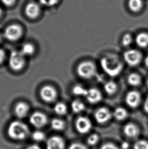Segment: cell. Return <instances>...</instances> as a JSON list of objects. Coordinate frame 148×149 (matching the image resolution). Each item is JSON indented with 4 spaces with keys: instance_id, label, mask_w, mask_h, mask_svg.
Masks as SVG:
<instances>
[{
    "instance_id": "f35d334b",
    "label": "cell",
    "mask_w": 148,
    "mask_h": 149,
    "mask_svg": "<svg viewBox=\"0 0 148 149\" xmlns=\"http://www.w3.org/2000/svg\"><path fill=\"white\" fill-rule=\"evenodd\" d=\"M145 64L148 68V56H147L146 58L145 59Z\"/></svg>"
},
{
    "instance_id": "83f0119b",
    "label": "cell",
    "mask_w": 148,
    "mask_h": 149,
    "mask_svg": "<svg viewBox=\"0 0 148 149\" xmlns=\"http://www.w3.org/2000/svg\"><path fill=\"white\" fill-rule=\"evenodd\" d=\"M133 149H148V141L145 140H140L135 143Z\"/></svg>"
},
{
    "instance_id": "8fae6325",
    "label": "cell",
    "mask_w": 148,
    "mask_h": 149,
    "mask_svg": "<svg viewBox=\"0 0 148 149\" xmlns=\"http://www.w3.org/2000/svg\"><path fill=\"white\" fill-rule=\"evenodd\" d=\"M66 143L62 137L53 135L47 139L46 149H65Z\"/></svg>"
},
{
    "instance_id": "7c38bea8",
    "label": "cell",
    "mask_w": 148,
    "mask_h": 149,
    "mask_svg": "<svg viewBox=\"0 0 148 149\" xmlns=\"http://www.w3.org/2000/svg\"><path fill=\"white\" fill-rule=\"evenodd\" d=\"M141 95L137 91H131L127 93L125 102L128 107L132 109H136L141 102Z\"/></svg>"
},
{
    "instance_id": "4316f807",
    "label": "cell",
    "mask_w": 148,
    "mask_h": 149,
    "mask_svg": "<svg viewBox=\"0 0 148 149\" xmlns=\"http://www.w3.org/2000/svg\"><path fill=\"white\" fill-rule=\"evenodd\" d=\"M88 89L84 88L80 85H76L73 89V93L74 95L80 96H86Z\"/></svg>"
},
{
    "instance_id": "5b68a950",
    "label": "cell",
    "mask_w": 148,
    "mask_h": 149,
    "mask_svg": "<svg viewBox=\"0 0 148 149\" xmlns=\"http://www.w3.org/2000/svg\"><path fill=\"white\" fill-rule=\"evenodd\" d=\"M142 55L138 50L132 49L127 50L124 54L125 62L130 66H138L142 60Z\"/></svg>"
},
{
    "instance_id": "e0dca14e",
    "label": "cell",
    "mask_w": 148,
    "mask_h": 149,
    "mask_svg": "<svg viewBox=\"0 0 148 149\" xmlns=\"http://www.w3.org/2000/svg\"><path fill=\"white\" fill-rule=\"evenodd\" d=\"M136 42L140 48H146L148 47V33L142 32L137 35L136 38Z\"/></svg>"
},
{
    "instance_id": "ba28073f",
    "label": "cell",
    "mask_w": 148,
    "mask_h": 149,
    "mask_svg": "<svg viewBox=\"0 0 148 149\" xmlns=\"http://www.w3.org/2000/svg\"><path fill=\"white\" fill-rule=\"evenodd\" d=\"M40 94L41 98L48 103H52L56 100L58 95L55 88L50 85H46L42 88Z\"/></svg>"
},
{
    "instance_id": "cb8c5ba5",
    "label": "cell",
    "mask_w": 148,
    "mask_h": 149,
    "mask_svg": "<svg viewBox=\"0 0 148 149\" xmlns=\"http://www.w3.org/2000/svg\"><path fill=\"white\" fill-rule=\"evenodd\" d=\"M71 107L74 113H79L85 110V105L82 101L77 99L73 101L71 104Z\"/></svg>"
},
{
    "instance_id": "60d3db41",
    "label": "cell",
    "mask_w": 148,
    "mask_h": 149,
    "mask_svg": "<svg viewBox=\"0 0 148 149\" xmlns=\"http://www.w3.org/2000/svg\"><path fill=\"white\" fill-rule=\"evenodd\" d=\"M2 39H3V37H2V35L0 34V43L1 42V41L2 40Z\"/></svg>"
},
{
    "instance_id": "4dcf8cb0",
    "label": "cell",
    "mask_w": 148,
    "mask_h": 149,
    "mask_svg": "<svg viewBox=\"0 0 148 149\" xmlns=\"http://www.w3.org/2000/svg\"><path fill=\"white\" fill-rule=\"evenodd\" d=\"M41 4L47 7H52L58 3L59 0H39Z\"/></svg>"
},
{
    "instance_id": "6da1fadb",
    "label": "cell",
    "mask_w": 148,
    "mask_h": 149,
    "mask_svg": "<svg viewBox=\"0 0 148 149\" xmlns=\"http://www.w3.org/2000/svg\"><path fill=\"white\" fill-rule=\"evenodd\" d=\"M7 134L9 139L16 141H25L31 134L28 125L18 120L10 123L7 128Z\"/></svg>"
},
{
    "instance_id": "8992f818",
    "label": "cell",
    "mask_w": 148,
    "mask_h": 149,
    "mask_svg": "<svg viewBox=\"0 0 148 149\" xmlns=\"http://www.w3.org/2000/svg\"><path fill=\"white\" fill-rule=\"evenodd\" d=\"M22 35V29L19 24H11L6 28L4 33V37L11 41L18 40Z\"/></svg>"
},
{
    "instance_id": "7402d4cb",
    "label": "cell",
    "mask_w": 148,
    "mask_h": 149,
    "mask_svg": "<svg viewBox=\"0 0 148 149\" xmlns=\"http://www.w3.org/2000/svg\"><path fill=\"white\" fill-rule=\"evenodd\" d=\"M117 89L118 86L114 81H108L104 84V91L108 95H113L117 92Z\"/></svg>"
},
{
    "instance_id": "ac0fdd59",
    "label": "cell",
    "mask_w": 148,
    "mask_h": 149,
    "mask_svg": "<svg viewBox=\"0 0 148 149\" xmlns=\"http://www.w3.org/2000/svg\"><path fill=\"white\" fill-rule=\"evenodd\" d=\"M113 116L118 121H123L128 117V113L126 109L118 107L114 110Z\"/></svg>"
},
{
    "instance_id": "f1b7e54d",
    "label": "cell",
    "mask_w": 148,
    "mask_h": 149,
    "mask_svg": "<svg viewBox=\"0 0 148 149\" xmlns=\"http://www.w3.org/2000/svg\"><path fill=\"white\" fill-rule=\"evenodd\" d=\"M132 42V37L129 34L124 35L122 39V44L124 47H127L130 46Z\"/></svg>"
},
{
    "instance_id": "9c48e42d",
    "label": "cell",
    "mask_w": 148,
    "mask_h": 149,
    "mask_svg": "<svg viewBox=\"0 0 148 149\" xmlns=\"http://www.w3.org/2000/svg\"><path fill=\"white\" fill-rule=\"evenodd\" d=\"M75 127L79 133L84 134L90 131L92 128V123L87 117L81 116L76 120Z\"/></svg>"
},
{
    "instance_id": "836d02e7",
    "label": "cell",
    "mask_w": 148,
    "mask_h": 149,
    "mask_svg": "<svg viewBox=\"0 0 148 149\" xmlns=\"http://www.w3.org/2000/svg\"><path fill=\"white\" fill-rule=\"evenodd\" d=\"M16 0H1L2 3L7 7L11 6L15 3Z\"/></svg>"
},
{
    "instance_id": "4fadbf2b",
    "label": "cell",
    "mask_w": 148,
    "mask_h": 149,
    "mask_svg": "<svg viewBox=\"0 0 148 149\" xmlns=\"http://www.w3.org/2000/svg\"><path fill=\"white\" fill-rule=\"evenodd\" d=\"M25 12L26 16L29 18L32 19L37 18L41 12L40 4L34 2L29 3L26 7Z\"/></svg>"
},
{
    "instance_id": "8d00e7d4",
    "label": "cell",
    "mask_w": 148,
    "mask_h": 149,
    "mask_svg": "<svg viewBox=\"0 0 148 149\" xmlns=\"http://www.w3.org/2000/svg\"><path fill=\"white\" fill-rule=\"evenodd\" d=\"M144 109L146 113H148V96L147 97L145 101L144 104Z\"/></svg>"
},
{
    "instance_id": "603a6c76",
    "label": "cell",
    "mask_w": 148,
    "mask_h": 149,
    "mask_svg": "<svg viewBox=\"0 0 148 149\" xmlns=\"http://www.w3.org/2000/svg\"><path fill=\"white\" fill-rule=\"evenodd\" d=\"M30 136L33 141L36 143H41L46 140V135L43 131L38 129L34 132H33L31 134Z\"/></svg>"
},
{
    "instance_id": "1f68e13d",
    "label": "cell",
    "mask_w": 148,
    "mask_h": 149,
    "mask_svg": "<svg viewBox=\"0 0 148 149\" xmlns=\"http://www.w3.org/2000/svg\"><path fill=\"white\" fill-rule=\"evenodd\" d=\"M68 149H88L85 146L79 143H75L71 144Z\"/></svg>"
},
{
    "instance_id": "d6986e66",
    "label": "cell",
    "mask_w": 148,
    "mask_h": 149,
    "mask_svg": "<svg viewBox=\"0 0 148 149\" xmlns=\"http://www.w3.org/2000/svg\"><path fill=\"white\" fill-rule=\"evenodd\" d=\"M144 5L142 0H129L128 6L129 9L132 12L137 13L142 9Z\"/></svg>"
},
{
    "instance_id": "f546056e",
    "label": "cell",
    "mask_w": 148,
    "mask_h": 149,
    "mask_svg": "<svg viewBox=\"0 0 148 149\" xmlns=\"http://www.w3.org/2000/svg\"><path fill=\"white\" fill-rule=\"evenodd\" d=\"M99 141V136L98 134H93L88 137L87 142L89 145L94 146L97 144Z\"/></svg>"
},
{
    "instance_id": "d6a6232c",
    "label": "cell",
    "mask_w": 148,
    "mask_h": 149,
    "mask_svg": "<svg viewBox=\"0 0 148 149\" xmlns=\"http://www.w3.org/2000/svg\"><path fill=\"white\" fill-rule=\"evenodd\" d=\"M101 149H119V148L114 143H109L103 145L101 147Z\"/></svg>"
},
{
    "instance_id": "30bf717a",
    "label": "cell",
    "mask_w": 148,
    "mask_h": 149,
    "mask_svg": "<svg viewBox=\"0 0 148 149\" xmlns=\"http://www.w3.org/2000/svg\"><path fill=\"white\" fill-rule=\"evenodd\" d=\"M113 113L110 110L106 107H102L96 110L94 113V118L99 124H104L112 118Z\"/></svg>"
},
{
    "instance_id": "d4e9b609",
    "label": "cell",
    "mask_w": 148,
    "mask_h": 149,
    "mask_svg": "<svg viewBox=\"0 0 148 149\" xmlns=\"http://www.w3.org/2000/svg\"><path fill=\"white\" fill-rule=\"evenodd\" d=\"M35 47L33 45L27 43L23 45L20 52L24 56H30L35 52Z\"/></svg>"
},
{
    "instance_id": "ab89813d",
    "label": "cell",
    "mask_w": 148,
    "mask_h": 149,
    "mask_svg": "<svg viewBox=\"0 0 148 149\" xmlns=\"http://www.w3.org/2000/svg\"><path fill=\"white\" fill-rule=\"evenodd\" d=\"M2 13H3V11H2V9H1V8L0 7V18H1V17L2 16Z\"/></svg>"
},
{
    "instance_id": "3957f363",
    "label": "cell",
    "mask_w": 148,
    "mask_h": 149,
    "mask_svg": "<svg viewBox=\"0 0 148 149\" xmlns=\"http://www.w3.org/2000/svg\"><path fill=\"white\" fill-rule=\"evenodd\" d=\"M77 72L82 79H92L96 74V65L92 61H83L78 65L77 67Z\"/></svg>"
},
{
    "instance_id": "7a4b0ae2",
    "label": "cell",
    "mask_w": 148,
    "mask_h": 149,
    "mask_svg": "<svg viewBox=\"0 0 148 149\" xmlns=\"http://www.w3.org/2000/svg\"><path fill=\"white\" fill-rule=\"evenodd\" d=\"M100 65L107 74L111 77L117 76L123 68V65L118 57L114 55H107L100 60Z\"/></svg>"
},
{
    "instance_id": "74e56055",
    "label": "cell",
    "mask_w": 148,
    "mask_h": 149,
    "mask_svg": "<svg viewBox=\"0 0 148 149\" xmlns=\"http://www.w3.org/2000/svg\"><path fill=\"white\" fill-rule=\"evenodd\" d=\"M129 147V144L126 141H124L121 144V149H128Z\"/></svg>"
},
{
    "instance_id": "9a60e30c",
    "label": "cell",
    "mask_w": 148,
    "mask_h": 149,
    "mask_svg": "<svg viewBox=\"0 0 148 149\" xmlns=\"http://www.w3.org/2000/svg\"><path fill=\"white\" fill-rule=\"evenodd\" d=\"M30 110L28 105L24 102L17 103L14 108V113L16 117L19 119H23L28 115Z\"/></svg>"
},
{
    "instance_id": "b9f144b4",
    "label": "cell",
    "mask_w": 148,
    "mask_h": 149,
    "mask_svg": "<svg viewBox=\"0 0 148 149\" xmlns=\"http://www.w3.org/2000/svg\"><path fill=\"white\" fill-rule=\"evenodd\" d=\"M147 86H148V81H147Z\"/></svg>"
},
{
    "instance_id": "484cf974",
    "label": "cell",
    "mask_w": 148,
    "mask_h": 149,
    "mask_svg": "<svg viewBox=\"0 0 148 149\" xmlns=\"http://www.w3.org/2000/svg\"><path fill=\"white\" fill-rule=\"evenodd\" d=\"M54 111L56 114L59 116H64L67 113V107L64 103L58 102L55 105Z\"/></svg>"
},
{
    "instance_id": "5bb4252c",
    "label": "cell",
    "mask_w": 148,
    "mask_h": 149,
    "mask_svg": "<svg viewBox=\"0 0 148 149\" xmlns=\"http://www.w3.org/2000/svg\"><path fill=\"white\" fill-rule=\"evenodd\" d=\"M85 97L87 100L91 104H96L102 101V95L98 89L91 88L88 89Z\"/></svg>"
},
{
    "instance_id": "2e32d148",
    "label": "cell",
    "mask_w": 148,
    "mask_h": 149,
    "mask_svg": "<svg viewBox=\"0 0 148 149\" xmlns=\"http://www.w3.org/2000/svg\"><path fill=\"white\" fill-rule=\"evenodd\" d=\"M123 132L125 135L130 138L136 137L140 133L138 127L134 123H129L124 126Z\"/></svg>"
},
{
    "instance_id": "44dd1931",
    "label": "cell",
    "mask_w": 148,
    "mask_h": 149,
    "mask_svg": "<svg viewBox=\"0 0 148 149\" xmlns=\"http://www.w3.org/2000/svg\"><path fill=\"white\" fill-rule=\"evenodd\" d=\"M51 127L55 131H61L64 130L66 124L64 121L59 118H54L51 121Z\"/></svg>"
},
{
    "instance_id": "277c9868",
    "label": "cell",
    "mask_w": 148,
    "mask_h": 149,
    "mask_svg": "<svg viewBox=\"0 0 148 149\" xmlns=\"http://www.w3.org/2000/svg\"><path fill=\"white\" fill-rule=\"evenodd\" d=\"M9 64L12 70H20L25 65V56L20 51H13L9 56Z\"/></svg>"
},
{
    "instance_id": "e575fe53",
    "label": "cell",
    "mask_w": 148,
    "mask_h": 149,
    "mask_svg": "<svg viewBox=\"0 0 148 149\" xmlns=\"http://www.w3.org/2000/svg\"><path fill=\"white\" fill-rule=\"evenodd\" d=\"M5 58V53L4 50L0 49V64L3 62Z\"/></svg>"
},
{
    "instance_id": "d590c367",
    "label": "cell",
    "mask_w": 148,
    "mask_h": 149,
    "mask_svg": "<svg viewBox=\"0 0 148 149\" xmlns=\"http://www.w3.org/2000/svg\"><path fill=\"white\" fill-rule=\"evenodd\" d=\"M25 149H42V148L40 147V146L37 145V144H33L30 145Z\"/></svg>"
},
{
    "instance_id": "ffe728a7",
    "label": "cell",
    "mask_w": 148,
    "mask_h": 149,
    "mask_svg": "<svg viewBox=\"0 0 148 149\" xmlns=\"http://www.w3.org/2000/svg\"><path fill=\"white\" fill-rule=\"evenodd\" d=\"M128 84L132 87H138L142 83V79L136 73H131L127 77Z\"/></svg>"
},
{
    "instance_id": "52a82bcc",
    "label": "cell",
    "mask_w": 148,
    "mask_h": 149,
    "mask_svg": "<svg viewBox=\"0 0 148 149\" xmlns=\"http://www.w3.org/2000/svg\"><path fill=\"white\" fill-rule=\"evenodd\" d=\"M29 121L33 127L36 129H40L47 125L48 118L44 113L36 111L30 116Z\"/></svg>"
}]
</instances>
